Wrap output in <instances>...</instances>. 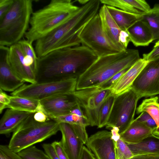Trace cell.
<instances>
[{"label": "cell", "mask_w": 159, "mask_h": 159, "mask_svg": "<svg viewBox=\"0 0 159 159\" xmlns=\"http://www.w3.org/2000/svg\"><path fill=\"white\" fill-rule=\"evenodd\" d=\"M98 58L90 49L82 45L51 52L38 58L36 83L77 78Z\"/></svg>", "instance_id": "1"}, {"label": "cell", "mask_w": 159, "mask_h": 159, "mask_svg": "<svg viewBox=\"0 0 159 159\" xmlns=\"http://www.w3.org/2000/svg\"><path fill=\"white\" fill-rule=\"evenodd\" d=\"M100 3V0H89L61 25L36 41L34 49L38 57L56 50L80 45V34L98 14Z\"/></svg>", "instance_id": "2"}, {"label": "cell", "mask_w": 159, "mask_h": 159, "mask_svg": "<svg viewBox=\"0 0 159 159\" xmlns=\"http://www.w3.org/2000/svg\"><path fill=\"white\" fill-rule=\"evenodd\" d=\"M140 58L137 50L129 49L99 57L77 77L76 90L97 87Z\"/></svg>", "instance_id": "3"}, {"label": "cell", "mask_w": 159, "mask_h": 159, "mask_svg": "<svg viewBox=\"0 0 159 159\" xmlns=\"http://www.w3.org/2000/svg\"><path fill=\"white\" fill-rule=\"evenodd\" d=\"M79 7L71 0H51L32 13L26 39L32 44L61 25Z\"/></svg>", "instance_id": "4"}, {"label": "cell", "mask_w": 159, "mask_h": 159, "mask_svg": "<svg viewBox=\"0 0 159 159\" xmlns=\"http://www.w3.org/2000/svg\"><path fill=\"white\" fill-rule=\"evenodd\" d=\"M32 0H14L0 20V45L10 47L21 40L28 30L33 13Z\"/></svg>", "instance_id": "5"}, {"label": "cell", "mask_w": 159, "mask_h": 159, "mask_svg": "<svg viewBox=\"0 0 159 159\" xmlns=\"http://www.w3.org/2000/svg\"><path fill=\"white\" fill-rule=\"evenodd\" d=\"M32 113L13 132L8 145L14 152L21 151L41 142L59 131L60 123L49 118L44 122L35 121Z\"/></svg>", "instance_id": "6"}, {"label": "cell", "mask_w": 159, "mask_h": 159, "mask_svg": "<svg viewBox=\"0 0 159 159\" xmlns=\"http://www.w3.org/2000/svg\"><path fill=\"white\" fill-rule=\"evenodd\" d=\"M79 38L81 44L89 48L98 57L122 52L105 34L98 13L84 26Z\"/></svg>", "instance_id": "7"}, {"label": "cell", "mask_w": 159, "mask_h": 159, "mask_svg": "<svg viewBox=\"0 0 159 159\" xmlns=\"http://www.w3.org/2000/svg\"><path fill=\"white\" fill-rule=\"evenodd\" d=\"M139 98L131 88L116 96L107 128L117 127L120 134L125 131L134 120Z\"/></svg>", "instance_id": "8"}, {"label": "cell", "mask_w": 159, "mask_h": 159, "mask_svg": "<svg viewBox=\"0 0 159 159\" xmlns=\"http://www.w3.org/2000/svg\"><path fill=\"white\" fill-rule=\"evenodd\" d=\"M77 80V78H73L57 82L24 84L11 94L40 101L58 94L73 93L76 90Z\"/></svg>", "instance_id": "9"}, {"label": "cell", "mask_w": 159, "mask_h": 159, "mask_svg": "<svg viewBox=\"0 0 159 159\" xmlns=\"http://www.w3.org/2000/svg\"><path fill=\"white\" fill-rule=\"evenodd\" d=\"M72 94L83 111L90 125L97 126L101 107L105 100L112 94L111 90L93 88L76 90Z\"/></svg>", "instance_id": "10"}, {"label": "cell", "mask_w": 159, "mask_h": 159, "mask_svg": "<svg viewBox=\"0 0 159 159\" xmlns=\"http://www.w3.org/2000/svg\"><path fill=\"white\" fill-rule=\"evenodd\" d=\"M130 88L139 99L159 94V57L149 61Z\"/></svg>", "instance_id": "11"}, {"label": "cell", "mask_w": 159, "mask_h": 159, "mask_svg": "<svg viewBox=\"0 0 159 159\" xmlns=\"http://www.w3.org/2000/svg\"><path fill=\"white\" fill-rule=\"evenodd\" d=\"M85 144L96 159H116L115 143L111 132L98 131L88 138Z\"/></svg>", "instance_id": "12"}, {"label": "cell", "mask_w": 159, "mask_h": 159, "mask_svg": "<svg viewBox=\"0 0 159 159\" xmlns=\"http://www.w3.org/2000/svg\"><path fill=\"white\" fill-rule=\"evenodd\" d=\"M8 61L13 72L22 80L30 84L36 83V73L26 60L18 43L9 47Z\"/></svg>", "instance_id": "13"}, {"label": "cell", "mask_w": 159, "mask_h": 159, "mask_svg": "<svg viewBox=\"0 0 159 159\" xmlns=\"http://www.w3.org/2000/svg\"><path fill=\"white\" fill-rule=\"evenodd\" d=\"M72 94H57L40 101L50 118L70 113L77 103Z\"/></svg>", "instance_id": "14"}, {"label": "cell", "mask_w": 159, "mask_h": 159, "mask_svg": "<svg viewBox=\"0 0 159 159\" xmlns=\"http://www.w3.org/2000/svg\"><path fill=\"white\" fill-rule=\"evenodd\" d=\"M9 47L0 45V88L3 91L13 92L25 82L13 72L9 64Z\"/></svg>", "instance_id": "15"}, {"label": "cell", "mask_w": 159, "mask_h": 159, "mask_svg": "<svg viewBox=\"0 0 159 159\" xmlns=\"http://www.w3.org/2000/svg\"><path fill=\"white\" fill-rule=\"evenodd\" d=\"M59 131L62 134L61 145L69 159H80L84 143L72 125L60 123Z\"/></svg>", "instance_id": "16"}, {"label": "cell", "mask_w": 159, "mask_h": 159, "mask_svg": "<svg viewBox=\"0 0 159 159\" xmlns=\"http://www.w3.org/2000/svg\"><path fill=\"white\" fill-rule=\"evenodd\" d=\"M148 61L140 58L126 72L113 86L112 94L116 95L130 89Z\"/></svg>", "instance_id": "17"}, {"label": "cell", "mask_w": 159, "mask_h": 159, "mask_svg": "<svg viewBox=\"0 0 159 159\" xmlns=\"http://www.w3.org/2000/svg\"><path fill=\"white\" fill-rule=\"evenodd\" d=\"M98 14L103 30L108 38L121 51H125L127 49L119 41L120 34L121 30L112 18L106 5L103 4L101 7Z\"/></svg>", "instance_id": "18"}, {"label": "cell", "mask_w": 159, "mask_h": 159, "mask_svg": "<svg viewBox=\"0 0 159 159\" xmlns=\"http://www.w3.org/2000/svg\"><path fill=\"white\" fill-rule=\"evenodd\" d=\"M32 113L8 108L0 121V134L8 135L18 127Z\"/></svg>", "instance_id": "19"}, {"label": "cell", "mask_w": 159, "mask_h": 159, "mask_svg": "<svg viewBox=\"0 0 159 159\" xmlns=\"http://www.w3.org/2000/svg\"><path fill=\"white\" fill-rule=\"evenodd\" d=\"M127 31L130 42L136 47L148 46L154 40L150 29L142 20L135 23Z\"/></svg>", "instance_id": "20"}, {"label": "cell", "mask_w": 159, "mask_h": 159, "mask_svg": "<svg viewBox=\"0 0 159 159\" xmlns=\"http://www.w3.org/2000/svg\"><path fill=\"white\" fill-rule=\"evenodd\" d=\"M153 131L145 124L135 119L127 129L120 135L122 139L127 143H136L153 134Z\"/></svg>", "instance_id": "21"}, {"label": "cell", "mask_w": 159, "mask_h": 159, "mask_svg": "<svg viewBox=\"0 0 159 159\" xmlns=\"http://www.w3.org/2000/svg\"><path fill=\"white\" fill-rule=\"evenodd\" d=\"M107 6L112 18L121 30L127 31L135 23L142 19L143 14L131 13L113 7Z\"/></svg>", "instance_id": "22"}, {"label": "cell", "mask_w": 159, "mask_h": 159, "mask_svg": "<svg viewBox=\"0 0 159 159\" xmlns=\"http://www.w3.org/2000/svg\"><path fill=\"white\" fill-rule=\"evenodd\" d=\"M127 144L134 156L159 153V137L153 134L139 143Z\"/></svg>", "instance_id": "23"}, {"label": "cell", "mask_w": 159, "mask_h": 159, "mask_svg": "<svg viewBox=\"0 0 159 159\" xmlns=\"http://www.w3.org/2000/svg\"><path fill=\"white\" fill-rule=\"evenodd\" d=\"M10 98L7 108L30 113L41 111L45 113L39 101L18 96H10Z\"/></svg>", "instance_id": "24"}, {"label": "cell", "mask_w": 159, "mask_h": 159, "mask_svg": "<svg viewBox=\"0 0 159 159\" xmlns=\"http://www.w3.org/2000/svg\"><path fill=\"white\" fill-rule=\"evenodd\" d=\"M143 112L148 113L155 121L157 126L153 134L159 137V98L155 96L143 100L137 107V114Z\"/></svg>", "instance_id": "25"}, {"label": "cell", "mask_w": 159, "mask_h": 159, "mask_svg": "<svg viewBox=\"0 0 159 159\" xmlns=\"http://www.w3.org/2000/svg\"><path fill=\"white\" fill-rule=\"evenodd\" d=\"M142 20L150 29L154 40L159 41V4H155L150 11L143 14Z\"/></svg>", "instance_id": "26"}, {"label": "cell", "mask_w": 159, "mask_h": 159, "mask_svg": "<svg viewBox=\"0 0 159 159\" xmlns=\"http://www.w3.org/2000/svg\"><path fill=\"white\" fill-rule=\"evenodd\" d=\"M18 43L21 46L26 60L36 73L38 57L32 44L26 39L21 40Z\"/></svg>", "instance_id": "27"}, {"label": "cell", "mask_w": 159, "mask_h": 159, "mask_svg": "<svg viewBox=\"0 0 159 159\" xmlns=\"http://www.w3.org/2000/svg\"><path fill=\"white\" fill-rule=\"evenodd\" d=\"M113 94L110 96L104 102L100 109L98 117V128L106 126L116 98Z\"/></svg>", "instance_id": "28"}, {"label": "cell", "mask_w": 159, "mask_h": 159, "mask_svg": "<svg viewBox=\"0 0 159 159\" xmlns=\"http://www.w3.org/2000/svg\"><path fill=\"white\" fill-rule=\"evenodd\" d=\"M54 119L59 123H64L71 125H76L87 127L90 125L87 118L81 117L76 114H69L54 117Z\"/></svg>", "instance_id": "29"}, {"label": "cell", "mask_w": 159, "mask_h": 159, "mask_svg": "<svg viewBox=\"0 0 159 159\" xmlns=\"http://www.w3.org/2000/svg\"><path fill=\"white\" fill-rule=\"evenodd\" d=\"M17 153L22 159H50L45 153L35 146L30 147Z\"/></svg>", "instance_id": "30"}, {"label": "cell", "mask_w": 159, "mask_h": 159, "mask_svg": "<svg viewBox=\"0 0 159 159\" xmlns=\"http://www.w3.org/2000/svg\"><path fill=\"white\" fill-rule=\"evenodd\" d=\"M114 143L116 159H131L134 157V155L127 143L122 139L121 137Z\"/></svg>", "instance_id": "31"}, {"label": "cell", "mask_w": 159, "mask_h": 159, "mask_svg": "<svg viewBox=\"0 0 159 159\" xmlns=\"http://www.w3.org/2000/svg\"><path fill=\"white\" fill-rule=\"evenodd\" d=\"M131 67H127L120 71L97 87L101 90L111 89L116 82Z\"/></svg>", "instance_id": "32"}, {"label": "cell", "mask_w": 159, "mask_h": 159, "mask_svg": "<svg viewBox=\"0 0 159 159\" xmlns=\"http://www.w3.org/2000/svg\"><path fill=\"white\" fill-rule=\"evenodd\" d=\"M0 159H22L17 153L11 150L8 145H0Z\"/></svg>", "instance_id": "33"}, {"label": "cell", "mask_w": 159, "mask_h": 159, "mask_svg": "<svg viewBox=\"0 0 159 159\" xmlns=\"http://www.w3.org/2000/svg\"><path fill=\"white\" fill-rule=\"evenodd\" d=\"M138 121L142 122L154 131L157 127L156 124L152 117L147 112H143L136 118Z\"/></svg>", "instance_id": "34"}, {"label": "cell", "mask_w": 159, "mask_h": 159, "mask_svg": "<svg viewBox=\"0 0 159 159\" xmlns=\"http://www.w3.org/2000/svg\"><path fill=\"white\" fill-rule=\"evenodd\" d=\"M14 0H0V20L2 19L11 7Z\"/></svg>", "instance_id": "35"}, {"label": "cell", "mask_w": 159, "mask_h": 159, "mask_svg": "<svg viewBox=\"0 0 159 159\" xmlns=\"http://www.w3.org/2000/svg\"><path fill=\"white\" fill-rule=\"evenodd\" d=\"M159 57V41L155 43L153 48L150 52L143 55V59L149 61Z\"/></svg>", "instance_id": "36"}, {"label": "cell", "mask_w": 159, "mask_h": 159, "mask_svg": "<svg viewBox=\"0 0 159 159\" xmlns=\"http://www.w3.org/2000/svg\"><path fill=\"white\" fill-rule=\"evenodd\" d=\"M10 102V96L8 95L4 91L0 89V113L1 114L4 109L7 108Z\"/></svg>", "instance_id": "37"}, {"label": "cell", "mask_w": 159, "mask_h": 159, "mask_svg": "<svg viewBox=\"0 0 159 159\" xmlns=\"http://www.w3.org/2000/svg\"><path fill=\"white\" fill-rule=\"evenodd\" d=\"M52 144L60 159H69L64 150L60 141H55Z\"/></svg>", "instance_id": "38"}, {"label": "cell", "mask_w": 159, "mask_h": 159, "mask_svg": "<svg viewBox=\"0 0 159 159\" xmlns=\"http://www.w3.org/2000/svg\"><path fill=\"white\" fill-rule=\"evenodd\" d=\"M42 147L50 159H60L52 144L44 143Z\"/></svg>", "instance_id": "39"}, {"label": "cell", "mask_w": 159, "mask_h": 159, "mask_svg": "<svg viewBox=\"0 0 159 159\" xmlns=\"http://www.w3.org/2000/svg\"><path fill=\"white\" fill-rule=\"evenodd\" d=\"M119 41L120 44L126 49L130 41L129 34L127 31L121 30L119 36Z\"/></svg>", "instance_id": "40"}, {"label": "cell", "mask_w": 159, "mask_h": 159, "mask_svg": "<svg viewBox=\"0 0 159 159\" xmlns=\"http://www.w3.org/2000/svg\"><path fill=\"white\" fill-rule=\"evenodd\" d=\"M33 117L35 121L39 122H45L49 118L45 113L41 111L34 113Z\"/></svg>", "instance_id": "41"}, {"label": "cell", "mask_w": 159, "mask_h": 159, "mask_svg": "<svg viewBox=\"0 0 159 159\" xmlns=\"http://www.w3.org/2000/svg\"><path fill=\"white\" fill-rule=\"evenodd\" d=\"M80 159H96L89 150L84 146Z\"/></svg>", "instance_id": "42"}, {"label": "cell", "mask_w": 159, "mask_h": 159, "mask_svg": "<svg viewBox=\"0 0 159 159\" xmlns=\"http://www.w3.org/2000/svg\"><path fill=\"white\" fill-rule=\"evenodd\" d=\"M131 159H159V153L134 156Z\"/></svg>", "instance_id": "43"}, {"label": "cell", "mask_w": 159, "mask_h": 159, "mask_svg": "<svg viewBox=\"0 0 159 159\" xmlns=\"http://www.w3.org/2000/svg\"><path fill=\"white\" fill-rule=\"evenodd\" d=\"M70 113L75 114L81 117L87 118L82 109L78 103L73 108Z\"/></svg>", "instance_id": "44"}]
</instances>
